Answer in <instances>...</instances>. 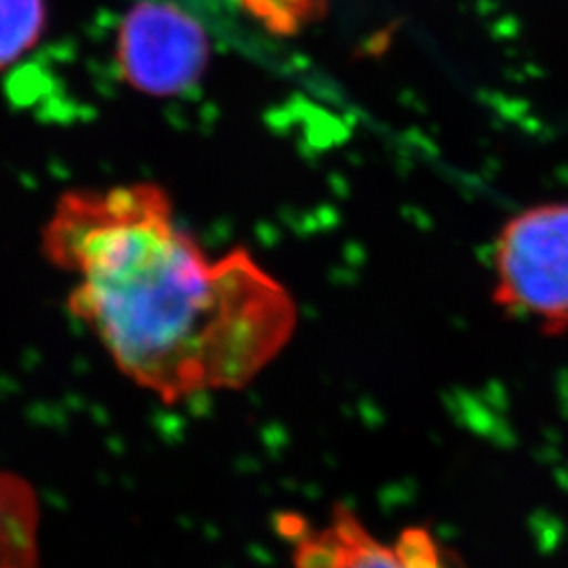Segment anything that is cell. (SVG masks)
Segmentation results:
<instances>
[{
    "mask_svg": "<svg viewBox=\"0 0 568 568\" xmlns=\"http://www.w3.org/2000/svg\"><path fill=\"white\" fill-rule=\"evenodd\" d=\"M291 530V568H464L429 528H405L387 544L347 506H335L325 527Z\"/></svg>",
    "mask_w": 568,
    "mask_h": 568,
    "instance_id": "4",
    "label": "cell"
},
{
    "mask_svg": "<svg viewBox=\"0 0 568 568\" xmlns=\"http://www.w3.org/2000/svg\"><path fill=\"white\" fill-rule=\"evenodd\" d=\"M42 255L74 278V318L164 405L248 386L297 326L288 288L243 246L211 257L159 183L63 192Z\"/></svg>",
    "mask_w": 568,
    "mask_h": 568,
    "instance_id": "1",
    "label": "cell"
},
{
    "mask_svg": "<svg viewBox=\"0 0 568 568\" xmlns=\"http://www.w3.org/2000/svg\"><path fill=\"white\" fill-rule=\"evenodd\" d=\"M47 20V0H0V72L41 42Z\"/></svg>",
    "mask_w": 568,
    "mask_h": 568,
    "instance_id": "6",
    "label": "cell"
},
{
    "mask_svg": "<svg viewBox=\"0 0 568 568\" xmlns=\"http://www.w3.org/2000/svg\"><path fill=\"white\" fill-rule=\"evenodd\" d=\"M41 504L32 485L0 471V568H41Z\"/></svg>",
    "mask_w": 568,
    "mask_h": 568,
    "instance_id": "5",
    "label": "cell"
},
{
    "mask_svg": "<svg viewBox=\"0 0 568 568\" xmlns=\"http://www.w3.org/2000/svg\"><path fill=\"white\" fill-rule=\"evenodd\" d=\"M493 302L548 337H568V199L530 204L501 225Z\"/></svg>",
    "mask_w": 568,
    "mask_h": 568,
    "instance_id": "2",
    "label": "cell"
},
{
    "mask_svg": "<svg viewBox=\"0 0 568 568\" xmlns=\"http://www.w3.org/2000/svg\"><path fill=\"white\" fill-rule=\"evenodd\" d=\"M211 61L203 26L171 2L142 0L122 18L116 65L122 81L150 98H180L192 91Z\"/></svg>",
    "mask_w": 568,
    "mask_h": 568,
    "instance_id": "3",
    "label": "cell"
}]
</instances>
